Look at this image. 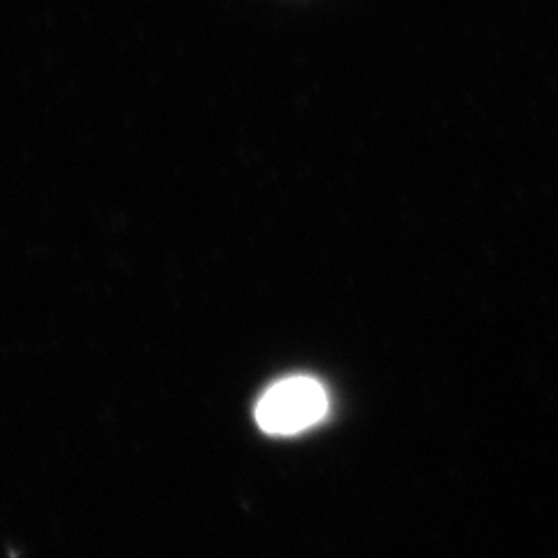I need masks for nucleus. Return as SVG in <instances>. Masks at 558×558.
Segmentation results:
<instances>
[{"instance_id": "f257e3e1", "label": "nucleus", "mask_w": 558, "mask_h": 558, "mask_svg": "<svg viewBox=\"0 0 558 558\" xmlns=\"http://www.w3.org/2000/svg\"><path fill=\"white\" fill-rule=\"evenodd\" d=\"M326 414L328 393L324 384L305 375L272 384L256 405V422L260 430L279 435V438H289V435H299L322 424Z\"/></svg>"}]
</instances>
